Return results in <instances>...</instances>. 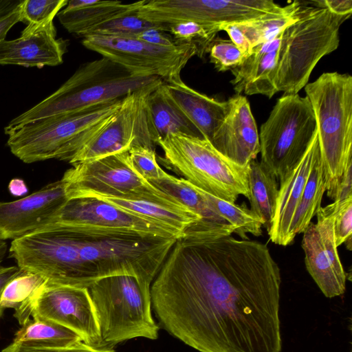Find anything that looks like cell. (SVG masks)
Returning <instances> with one entry per match:
<instances>
[{
	"label": "cell",
	"instance_id": "60d3db41",
	"mask_svg": "<svg viewBox=\"0 0 352 352\" xmlns=\"http://www.w3.org/2000/svg\"><path fill=\"white\" fill-rule=\"evenodd\" d=\"M314 7L327 8L338 14H351V0H318L310 1Z\"/></svg>",
	"mask_w": 352,
	"mask_h": 352
},
{
	"label": "cell",
	"instance_id": "2e32d148",
	"mask_svg": "<svg viewBox=\"0 0 352 352\" xmlns=\"http://www.w3.org/2000/svg\"><path fill=\"white\" fill-rule=\"evenodd\" d=\"M291 7L292 3L283 7L272 0H169L164 11L170 23L192 21L221 25L283 14Z\"/></svg>",
	"mask_w": 352,
	"mask_h": 352
},
{
	"label": "cell",
	"instance_id": "5bb4252c",
	"mask_svg": "<svg viewBox=\"0 0 352 352\" xmlns=\"http://www.w3.org/2000/svg\"><path fill=\"white\" fill-rule=\"evenodd\" d=\"M29 313L33 319L50 321L72 330L89 346H104L88 288L45 280L32 296Z\"/></svg>",
	"mask_w": 352,
	"mask_h": 352
},
{
	"label": "cell",
	"instance_id": "1f68e13d",
	"mask_svg": "<svg viewBox=\"0 0 352 352\" xmlns=\"http://www.w3.org/2000/svg\"><path fill=\"white\" fill-rule=\"evenodd\" d=\"M67 2V0H24L21 6L20 22L27 26L21 36L43 30L55 31L53 19Z\"/></svg>",
	"mask_w": 352,
	"mask_h": 352
},
{
	"label": "cell",
	"instance_id": "9c48e42d",
	"mask_svg": "<svg viewBox=\"0 0 352 352\" xmlns=\"http://www.w3.org/2000/svg\"><path fill=\"white\" fill-rule=\"evenodd\" d=\"M8 251L21 270L49 283L89 288L95 283L80 259L73 233L56 225L12 240Z\"/></svg>",
	"mask_w": 352,
	"mask_h": 352
},
{
	"label": "cell",
	"instance_id": "8992f818",
	"mask_svg": "<svg viewBox=\"0 0 352 352\" xmlns=\"http://www.w3.org/2000/svg\"><path fill=\"white\" fill-rule=\"evenodd\" d=\"M157 144L164 152L162 163L198 188L231 203L239 195L249 198V166L234 163L207 139L173 133Z\"/></svg>",
	"mask_w": 352,
	"mask_h": 352
},
{
	"label": "cell",
	"instance_id": "6da1fadb",
	"mask_svg": "<svg viewBox=\"0 0 352 352\" xmlns=\"http://www.w3.org/2000/svg\"><path fill=\"white\" fill-rule=\"evenodd\" d=\"M232 233L186 231L151 284V305L199 352H281L280 268L265 244Z\"/></svg>",
	"mask_w": 352,
	"mask_h": 352
},
{
	"label": "cell",
	"instance_id": "f546056e",
	"mask_svg": "<svg viewBox=\"0 0 352 352\" xmlns=\"http://www.w3.org/2000/svg\"><path fill=\"white\" fill-rule=\"evenodd\" d=\"M45 281L41 276L21 270L3 289L0 305L14 310V317L22 326L30 320L29 304L36 289Z\"/></svg>",
	"mask_w": 352,
	"mask_h": 352
},
{
	"label": "cell",
	"instance_id": "7c38bea8",
	"mask_svg": "<svg viewBox=\"0 0 352 352\" xmlns=\"http://www.w3.org/2000/svg\"><path fill=\"white\" fill-rule=\"evenodd\" d=\"M52 224L93 235L181 238L177 233L158 223L89 197L67 199Z\"/></svg>",
	"mask_w": 352,
	"mask_h": 352
},
{
	"label": "cell",
	"instance_id": "f35d334b",
	"mask_svg": "<svg viewBox=\"0 0 352 352\" xmlns=\"http://www.w3.org/2000/svg\"><path fill=\"white\" fill-rule=\"evenodd\" d=\"M133 37L160 47H172L179 45L168 32L158 28L146 30Z\"/></svg>",
	"mask_w": 352,
	"mask_h": 352
},
{
	"label": "cell",
	"instance_id": "484cf974",
	"mask_svg": "<svg viewBox=\"0 0 352 352\" xmlns=\"http://www.w3.org/2000/svg\"><path fill=\"white\" fill-rule=\"evenodd\" d=\"M151 184L199 214L202 221L198 226L209 229L230 226L208 208L198 188L185 179L177 178L165 172L160 179Z\"/></svg>",
	"mask_w": 352,
	"mask_h": 352
},
{
	"label": "cell",
	"instance_id": "3957f363",
	"mask_svg": "<svg viewBox=\"0 0 352 352\" xmlns=\"http://www.w3.org/2000/svg\"><path fill=\"white\" fill-rule=\"evenodd\" d=\"M163 81L156 76H138L101 57L80 65L56 91L12 119L6 128H16L45 117L82 111L120 100L142 87Z\"/></svg>",
	"mask_w": 352,
	"mask_h": 352
},
{
	"label": "cell",
	"instance_id": "4fadbf2b",
	"mask_svg": "<svg viewBox=\"0 0 352 352\" xmlns=\"http://www.w3.org/2000/svg\"><path fill=\"white\" fill-rule=\"evenodd\" d=\"M162 82L148 85L124 97L107 123L69 163L73 165L126 152L138 146L155 149L146 112V100L150 93Z\"/></svg>",
	"mask_w": 352,
	"mask_h": 352
},
{
	"label": "cell",
	"instance_id": "4316f807",
	"mask_svg": "<svg viewBox=\"0 0 352 352\" xmlns=\"http://www.w3.org/2000/svg\"><path fill=\"white\" fill-rule=\"evenodd\" d=\"M72 330L56 323L30 319L15 333L13 342L33 346L65 347L82 342Z\"/></svg>",
	"mask_w": 352,
	"mask_h": 352
},
{
	"label": "cell",
	"instance_id": "d4e9b609",
	"mask_svg": "<svg viewBox=\"0 0 352 352\" xmlns=\"http://www.w3.org/2000/svg\"><path fill=\"white\" fill-rule=\"evenodd\" d=\"M250 210L258 216L268 232L271 228L278 192L276 177L260 162L253 160L248 174Z\"/></svg>",
	"mask_w": 352,
	"mask_h": 352
},
{
	"label": "cell",
	"instance_id": "7a4b0ae2",
	"mask_svg": "<svg viewBox=\"0 0 352 352\" xmlns=\"http://www.w3.org/2000/svg\"><path fill=\"white\" fill-rule=\"evenodd\" d=\"M122 99L79 112L45 117L16 128L5 127L7 145L25 163L51 159L69 162L107 123Z\"/></svg>",
	"mask_w": 352,
	"mask_h": 352
},
{
	"label": "cell",
	"instance_id": "e0dca14e",
	"mask_svg": "<svg viewBox=\"0 0 352 352\" xmlns=\"http://www.w3.org/2000/svg\"><path fill=\"white\" fill-rule=\"evenodd\" d=\"M60 180L25 197L0 201V239H18L52 224L67 201Z\"/></svg>",
	"mask_w": 352,
	"mask_h": 352
},
{
	"label": "cell",
	"instance_id": "603a6c76",
	"mask_svg": "<svg viewBox=\"0 0 352 352\" xmlns=\"http://www.w3.org/2000/svg\"><path fill=\"white\" fill-rule=\"evenodd\" d=\"M143 3L144 1L124 3L119 1L71 0L57 16L69 33L82 38L91 28Z\"/></svg>",
	"mask_w": 352,
	"mask_h": 352
},
{
	"label": "cell",
	"instance_id": "d6a6232c",
	"mask_svg": "<svg viewBox=\"0 0 352 352\" xmlns=\"http://www.w3.org/2000/svg\"><path fill=\"white\" fill-rule=\"evenodd\" d=\"M142 5L91 28L82 38L91 35L133 37L150 28L164 31V25L151 23L138 14Z\"/></svg>",
	"mask_w": 352,
	"mask_h": 352
},
{
	"label": "cell",
	"instance_id": "d6986e66",
	"mask_svg": "<svg viewBox=\"0 0 352 352\" xmlns=\"http://www.w3.org/2000/svg\"><path fill=\"white\" fill-rule=\"evenodd\" d=\"M320 153L318 134L296 166L280 182L272 223L267 232L274 243L287 246L294 239L292 225L314 162Z\"/></svg>",
	"mask_w": 352,
	"mask_h": 352
},
{
	"label": "cell",
	"instance_id": "44dd1931",
	"mask_svg": "<svg viewBox=\"0 0 352 352\" xmlns=\"http://www.w3.org/2000/svg\"><path fill=\"white\" fill-rule=\"evenodd\" d=\"M66 41L56 38V31L43 30L14 40L0 41V65L42 68L63 61Z\"/></svg>",
	"mask_w": 352,
	"mask_h": 352
},
{
	"label": "cell",
	"instance_id": "8d00e7d4",
	"mask_svg": "<svg viewBox=\"0 0 352 352\" xmlns=\"http://www.w3.org/2000/svg\"><path fill=\"white\" fill-rule=\"evenodd\" d=\"M333 210V230L336 246L343 243L351 250L352 197L331 204Z\"/></svg>",
	"mask_w": 352,
	"mask_h": 352
},
{
	"label": "cell",
	"instance_id": "836d02e7",
	"mask_svg": "<svg viewBox=\"0 0 352 352\" xmlns=\"http://www.w3.org/2000/svg\"><path fill=\"white\" fill-rule=\"evenodd\" d=\"M179 45H189L196 47L200 58L207 53L208 46L220 30V25L204 24L192 21H184L164 25Z\"/></svg>",
	"mask_w": 352,
	"mask_h": 352
},
{
	"label": "cell",
	"instance_id": "8fae6325",
	"mask_svg": "<svg viewBox=\"0 0 352 352\" xmlns=\"http://www.w3.org/2000/svg\"><path fill=\"white\" fill-rule=\"evenodd\" d=\"M82 43L135 76H156L166 83L181 80L182 70L197 54L192 45L160 47L135 37L91 35Z\"/></svg>",
	"mask_w": 352,
	"mask_h": 352
},
{
	"label": "cell",
	"instance_id": "74e56055",
	"mask_svg": "<svg viewBox=\"0 0 352 352\" xmlns=\"http://www.w3.org/2000/svg\"><path fill=\"white\" fill-rule=\"evenodd\" d=\"M1 352H116L111 346L95 347L83 342L65 347H46L27 346L12 342Z\"/></svg>",
	"mask_w": 352,
	"mask_h": 352
},
{
	"label": "cell",
	"instance_id": "5b68a950",
	"mask_svg": "<svg viewBox=\"0 0 352 352\" xmlns=\"http://www.w3.org/2000/svg\"><path fill=\"white\" fill-rule=\"evenodd\" d=\"M351 14L303 6L299 17L283 31L275 78L278 91L298 94L319 60L340 44L341 25Z\"/></svg>",
	"mask_w": 352,
	"mask_h": 352
},
{
	"label": "cell",
	"instance_id": "30bf717a",
	"mask_svg": "<svg viewBox=\"0 0 352 352\" xmlns=\"http://www.w3.org/2000/svg\"><path fill=\"white\" fill-rule=\"evenodd\" d=\"M72 166L61 179L67 199L106 196L184 206L140 176L131 165L128 151Z\"/></svg>",
	"mask_w": 352,
	"mask_h": 352
},
{
	"label": "cell",
	"instance_id": "d590c367",
	"mask_svg": "<svg viewBox=\"0 0 352 352\" xmlns=\"http://www.w3.org/2000/svg\"><path fill=\"white\" fill-rule=\"evenodd\" d=\"M128 152L133 168L147 182L151 183L160 179L166 172L157 162L155 149L138 146Z\"/></svg>",
	"mask_w": 352,
	"mask_h": 352
},
{
	"label": "cell",
	"instance_id": "ab89813d",
	"mask_svg": "<svg viewBox=\"0 0 352 352\" xmlns=\"http://www.w3.org/2000/svg\"><path fill=\"white\" fill-rule=\"evenodd\" d=\"M219 28L221 31L227 32L230 40L242 51L245 58L250 54L252 48L237 23H223L219 25Z\"/></svg>",
	"mask_w": 352,
	"mask_h": 352
},
{
	"label": "cell",
	"instance_id": "277c9868",
	"mask_svg": "<svg viewBox=\"0 0 352 352\" xmlns=\"http://www.w3.org/2000/svg\"><path fill=\"white\" fill-rule=\"evenodd\" d=\"M305 91L315 115L326 191L333 200L352 163V76L325 72L307 83Z\"/></svg>",
	"mask_w": 352,
	"mask_h": 352
},
{
	"label": "cell",
	"instance_id": "ac0fdd59",
	"mask_svg": "<svg viewBox=\"0 0 352 352\" xmlns=\"http://www.w3.org/2000/svg\"><path fill=\"white\" fill-rule=\"evenodd\" d=\"M228 102V111L210 143L234 163L248 167L260 153L256 121L245 96L235 94Z\"/></svg>",
	"mask_w": 352,
	"mask_h": 352
},
{
	"label": "cell",
	"instance_id": "7bdbcfd3",
	"mask_svg": "<svg viewBox=\"0 0 352 352\" xmlns=\"http://www.w3.org/2000/svg\"><path fill=\"white\" fill-rule=\"evenodd\" d=\"M21 6L9 14L0 18V41L6 38L8 31L16 23L20 22Z\"/></svg>",
	"mask_w": 352,
	"mask_h": 352
},
{
	"label": "cell",
	"instance_id": "cb8c5ba5",
	"mask_svg": "<svg viewBox=\"0 0 352 352\" xmlns=\"http://www.w3.org/2000/svg\"><path fill=\"white\" fill-rule=\"evenodd\" d=\"M146 112L155 144L159 140L173 133L205 138L167 94L164 82L148 95Z\"/></svg>",
	"mask_w": 352,
	"mask_h": 352
},
{
	"label": "cell",
	"instance_id": "4dcf8cb0",
	"mask_svg": "<svg viewBox=\"0 0 352 352\" xmlns=\"http://www.w3.org/2000/svg\"><path fill=\"white\" fill-rule=\"evenodd\" d=\"M292 3L291 8L283 14L237 23L252 48L276 38L299 17L303 5L296 1Z\"/></svg>",
	"mask_w": 352,
	"mask_h": 352
},
{
	"label": "cell",
	"instance_id": "9a60e30c",
	"mask_svg": "<svg viewBox=\"0 0 352 352\" xmlns=\"http://www.w3.org/2000/svg\"><path fill=\"white\" fill-rule=\"evenodd\" d=\"M316 216V223L311 222L303 232L305 263L322 294L331 298L345 292L347 276L336 244L331 204L321 207Z\"/></svg>",
	"mask_w": 352,
	"mask_h": 352
},
{
	"label": "cell",
	"instance_id": "ee69618b",
	"mask_svg": "<svg viewBox=\"0 0 352 352\" xmlns=\"http://www.w3.org/2000/svg\"><path fill=\"white\" fill-rule=\"evenodd\" d=\"M21 270L17 266H0V298L7 283L19 274ZM4 310L0 305V318L2 316Z\"/></svg>",
	"mask_w": 352,
	"mask_h": 352
},
{
	"label": "cell",
	"instance_id": "f6af8a7d",
	"mask_svg": "<svg viewBox=\"0 0 352 352\" xmlns=\"http://www.w3.org/2000/svg\"><path fill=\"white\" fill-rule=\"evenodd\" d=\"M24 0H0V18L9 14L21 6Z\"/></svg>",
	"mask_w": 352,
	"mask_h": 352
},
{
	"label": "cell",
	"instance_id": "ba28073f",
	"mask_svg": "<svg viewBox=\"0 0 352 352\" xmlns=\"http://www.w3.org/2000/svg\"><path fill=\"white\" fill-rule=\"evenodd\" d=\"M317 134L309 99L283 94L260 129V163L279 182L300 161Z\"/></svg>",
	"mask_w": 352,
	"mask_h": 352
},
{
	"label": "cell",
	"instance_id": "e575fe53",
	"mask_svg": "<svg viewBox=\"0 0 352 352\" xmlns=\"http://www.w3.org/2000/svg\"><path fill=\"white\" fill-rule=\"evenodd\" d=\"M207 53L210 62L219 72L232 70L239 67L245 58L242 51L230 40L214 38Z\"/></svg>",
	"mask_w": 352,
	"mask_h": 352
},
{
	"label": "cell",
	"instance_id": "83f0119b",
	"mask_svg": "<svg viewBox=\"0 0 352 352\" xmlns=\"http://www.w3.org/2000/svg\"><path fill=\"white\" fill-rule=\"evenodd\" d=\"M326 192L325 176L320 153L318 155L307 180L302 197L294 215L292 232L294 238L303 232L312 218L320 209Z\"/></svg>",
	"mask_w": 352,
	"mask_h": 352
},
{
	"label": "cell",
	"instance_id": "7402d4cb",
	"mask_svg": "<svg viewBox=\"0 0 352 352\" xmlns=\"http://www.w3.org/2000/svg\"><path fill=\"white\" fill-rule=\"evenodd\" d=\"M164 87L189 120L210 142L228 111V100L221 102L210 98L188 87L182 80L164 82Z\"/></svg>",
	"mask_w": 352,
	"mask_h": 352
},
{
	"label": "cell",
	"instance_id": "f1b7e54d",
	"mask_svg": "<svg viewBox=\"0 0 352 352\" xmlns=\"http://www.w3.org/2000/svg\"><path fill=\"white\" fill-rule=\"evenodd\" d=\"M208 208L234 228L241 239H248L246 234L261 235L263 222L245 205H238L221 199L198 188Z\"/></svg>",
	"mask_w": 352,
	"mask_h": 352
},
{
	"label": "cell",
	"instance_id": "b9f144b4",
	"mask_svg": "<svg viewBox=\"0 0 352 352\" xmlns=\"http://www.w3.org/2000/svg\"><path fill=\"white\" fill-rule=\"evenodd\" d=\"M352 163H350L339 183L333 201H339L352 197Z\"/></svg>",
	"mask_w": 352,
	"mask_h": 352
},
{
	"label": "cell",
	"instance_id": "ffe728a7",
	"mask_svg": "<svg viewBox=\"0 0 352 352\" xmlns=\"http://www.w3.org/2000/svg\"><path fill=\"white\" fill-rule=\"evenodd\" d=\"M282 34L253 47L242 63L231 70L236 94H261L271 98L277 93L275 78Z\"/></svg>",
	"mask_w": 352,
	"mask_h": 352
},
{
	"label": "cell",
	"instance_id": "52a82bcc",
	"mask_svg": "<svg viewBox=\"0 0 352 352\" xmlns=\"http://www.w3.org/2000/svg\"><path fill=\"white\" fill-rule=\"evenodd\" d=\"M104 346L134 338H158L151 315V287L129 275L98 280L88 288Z\"/></svg>",
	"mask_w": 352,
	"mask_h": 352
}]
</instances>
